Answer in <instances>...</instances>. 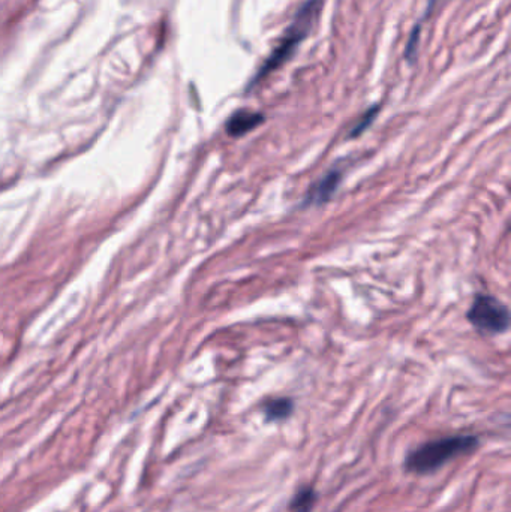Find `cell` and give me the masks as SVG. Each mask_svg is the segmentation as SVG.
<instances>
[{
    "instance_id": "obj_1",
    "label": "cell",
    "mask_w": 511,
    "mask_h": 512,
    "mask_svg": "<svg viewBox=\"0 0 511 512\" xmlns=\"http://www.w3.org/2000/svg\"><path fill=\"white\" fill-rule=\"evenodd\" d=\"M477 445L479 441L474 436L458 435L438 439L414 450L407 457L405 466L414 474H431L450 460L476 450Z\"/></svg>"
},
{
    "instance_id": "obj_4",
    "label": "cell",
    "mask_w": 511,
    "mask_h": 512,
    "mask_svg": "<svg viewBox=\"0 0 511 512\" xmlns=\"http://www.w3.org/2000/svg\"><path fill=\"white\" fill-rule=\"evenodd\" d=\"M263 120V114L255 113V111H237V113L233 114L231 119L228 120L227 132L231 137H242V135L248 134L252 129L260 126Z\"/></svg>"
},
{
    "instance_id": "obj_2",
    "label": "cell",
    "mask_w": 511,
    "mask_h": 512,
    "mask_svg": "<svg viewBox=\"0 0 511 512\" xmlns=\"http://www.w3.org/2000/svg\"><path fill=\"white\" fill-rule=\"evenodd\" d=\"M320 11V0H309L305 3L299 14H297L296 20L291 24L290 29L285 33L284 38L279 42L278 47L275 48L269 59H267L266 65L260 69L255 81L261 80L266 77L270 72L275 71L276 68L287 62L290 59L291 54L296 50L297 45L305 39L311 30L312 24H314L315 17Z\"/></svg>"
},
{
    "instance_id": "obj_3",
    "label": "cell",
    "mask_w": 511,
    "mask_h": 512,
    "mask_svg": "<svg viewBox=\"0 0 511 512\" xmlns=\"http://www.w3.org/2000/svg\"><path fill=\"white\" fill-rule=\"evenodd\" d=\"M467 318L474 328L485 334L504 333L511 325L509 307L492 295H477L468 310Z\"/></svg>"
},
{
    "instance_id": "obj_5",
    "label": "cell",
    "mask_w": 511,
    "mask_h": 512,
    "mask_svg": "<svg viewBox=\"0 0 511 512\" xmlns=\"http://www.w3.org/2000/svg\"><path fill=\"white\" fill-rule=\"evenodd\" d=\"M342 174L339 171H330L320 182L315 183L314 188L308 194V203L323 204L332 198L341 183Z\"/></svg>"
},
{
    "instance_id": "obj_7",
    "label": "cell",
    "mask_w": 511,
    "mask_h": 512,
    "mask_svg": "<svg viewBox=\"0 0 511 512\" xmlns=\"http://www.w3.org/2000/svg\"><path fill=\"white\" fill-rule=\"evenodd\" d=\"M317 502V492L314 487L306 486L299 489L290 502V512H311Z\"/></svg>"
},
{
    "instance_id": "obj_8",
    "label": "cell",
    "mask_w": 511,
    "mask_h": 512,
    "mask_svg": "<svg viewBox=\"0 0 511 512\" xmlns=\"http://www.w3.org/2000/svg\"><path fill=\"white\" fill-rule=\"evenodd\" d=\"M378 111H380V107H377V105L372 107L371 110L366 111V113L360 117L359 122L354 125L353 131L350 132V137L354 138L362 135L363 132H365L366 129L374 123V120L377 119Z\"/></svg>"
},
{
    "instance_id": "obj_6",
    "label": "cell",
    "mask_w": 511,
    "mask_h": 512,
    "mask_svg": "<svg viewBox=\"0 0 511 512\" xmlns=\"http://www.w3.org/2000/svg\"><path fill=\"white\" fill-rule=\"evenodd\" d=\"M263 411L267 423H279V421L291 417L294 411V402L288 397H278V399L264 403Z\"/></svg>"
}]
</instances>
